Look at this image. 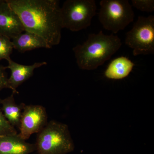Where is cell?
Returning a JSON list of instances; mask_svg holds the SVG:
<instances>
[{
    "label": "cell",
    "mask_w": 154,
    "mask_h": 154,
    "mask_svg": "<svg viewBox=\"0 0 154 154\" xmlns=\"http://www.w3.org/2000/svg\"><path fill=\"white\" fill-rule=\"evenodd\" d=\"M19 16L25 31L38 35L51 47L60 43L63 29L57 0H6Z\"/></svg>",
    "instance_id": "cell-1"
},
{
    "label": "cell",
    "mask_w": 154,
    "mask_h": 154,
    "mask_svg": "<svg viewBox=\"0 0 154 154\" xmlns=\"http://www.w3.org/2000/svg\"><path fill=\"white\" fill-rule=\"evenodd\" d=\"M121 39L117 35H106L101 30L92 33L82 44L73 48L78 66L85 70H93L102 65L120 49Z\"/></svg>",
    "instance_id": "cell-2"
},
{
    "label": "cell",
    "mask_w": 154,
    "mask_h": 154,
    "mask_svg": "<svg viewBox=\"0 0 154 154\" xmlns=\"http://www.w3.org/2000/svg\"><path fill=\"white\" fill-rule=\"evenodd\" d=\"M35 145L37 154H66L74 149L68 126L55 120L48 122L37 134Z\"/></svg>",
    "instance_id": "cell-3"
},
{
    "label": "cell",
    "mask_w": 154,
    "mask_h": 154,
    "mask_svg": "<svg viewBox=\"0 0 154 154\" xmlns=\"http://www.w3.org/2000/svg\"><path fill=\"white\" fill-rule=\"evenodd\" d=\"M98 15L103 28L113 33L124 30L134 20L132 6L127 0H102Z\"/></svg>",
    "instance_id": "cell-4"
},
{
    "label": "cell",
    "mask_w": 154,
    "mask_h": 154,
    "mask_svg": "<svg viewBox=\"0 0 154 154\" xmlns=\"http://www.w3.org/2000/svg\"><path fill=\"white\" fill-rule=\"evenodd\" d=\"M94 0H66L61 8L63 28L72 32L85 29L96 14Z\"/></svg>",
    "instance_id": "cell-5"
},
{
    "label": "cell",
    "mask_w": 154,
    "mask_h": 154,
    "mask_svg": "<svg viewBox=\"0 0 154 154\" xmlns=\"http://www.w3.org/2000/svg\"><path fill=\"white\" fill-rule=\"evenodd\" d=\"M125 44L133 50L134 56L154 53V16H139L127 33Z\"/></svg>",
    "instance_id": "cell-6"
},
{
    "label": "cell",
    "mask_w": 154,
    "mask_h": 154,
    "mask_svg": "<svg viewBox=\"0 0 154 154\" xmlns=\"http://www.w3.org/2000/svg\"><path fill=\"white\" fill-rule=\"evenodd\" d=\"M46 109L40 105H26L22 112L18 135L26 140L34 134H38L47 125Z\"/></svg>",
    "instance_id": "cell-7"
},
{
    "label": "cell",
    "mask_w": 154,
    "mask_h": 154,
    "mask_svg": "<svg viewBox=\"0 0 154 154\" xmlns=\"http://www.w3.org/2000/svg\"><path fill=\"white\" fill-rule=\"evenodd\" d=\"M25 31L19 16L6 0H0V36L12 39Z\"/></svg>",
    "instance_id": "cell-8"
},
{
    "label": "cell",
    "mask_w": 154,
    "mask_h": 154,
    "mask_svg": "<svg viewBox=\"0 0 154 154\" xmlns=\"http://www.w3.org/2000/svg\"><path fill=\"white\" fill-rule=\"evenodd\" d=\"M7 61L8 65L6 68L11 71V76L8 78L9 89L15 94H19L17 88L32 76L35 69L47 64L45 62H42L35 63L31 65H24L14 62L11 58Z\"/></svg>",
    "instance_id": "cell-9"
},
{
    "label": "cell",
    "mask_w": 154,
    "mask_h": 154,
    "mask_svg": "<svg viewBox=\"0 0 154 154\" xmlns=\"http://www.w3.org/2000/svg\"><path fill=\"white\" fill-rule=\"evenodd\" d=\"M35 150V143L27 142L18 134L0 135V154H30Z\"/></svg>",
    "instance_id": "cell-10"
},
{
    "label": "cell",
    "mask_w": 154,
    "mask_h": 154,
    "mask_svg": "<svg viewBox=\"0 0 154 154\" xmlns=\"http://www.w3.org/2000/svg\"><path fill=\"white\" fill-rule=\"evenodd\" d=\"M11 40L14 49L21 53L37 48H51L43 38L28 31H24L19 33Z\"/></svg>",
    "instance_id": "cell-11"
},
{
    "label": "cell",
    "mask_w": 154,
    "mask_h": 154,
    "mask_svg": "<svg viewBox=\"0 0 154 154\" xmlns=\"http://www.w3.org/2000/svg\"><path fill=\"white\" fill-rule=\"evenodd\" d=\"M14 94L4 99H0L1 108L3 115L9 123L19 129L23 108L25 104L18 105L14 98Z\"/></svg>",
    "instance_id": "cell-12"
},
{
    "label": "cell",
    "mask_w": 154,
    "mask_h": 154,
    "mask_svg": "<svg viewBox=\"0 0 154 154\" xmlns=\"http://www.w3.org/2000/svg\"><path fill=\"white\" fill-rule=\"evenodd\" d=\"M134 66V63L128 58L119 57L110 62L105 70L104 75L110 79H122L130 74Z\"/></svg>",
    "instance_id": "cell-13"
},
{
    "label": "cell",
    "mask_w": 154,
    "mask_h": 154,
    "mask_svg": "<svg viewBox=\"0 0 154 154\" xmlns=\"http://www.w3.org/2000/svg\"><path fill=\"white\" fill-rule=\"evenodd\" d=\"M14 49L12 40L4 36H0V60L3 59L8 60Z\"/></svg>",
    "instance_id": "cell-14"
},
{
    "label": "cell",
    "mask_w": 154,
    "mask_h": 154,
    "mask_svg": "<svg viewBox=\"0 0 154 154\" xmlns=\"http://www.w3.org/2000/svg\"><path fill=\"white\" fill-rule=\"evenodd\" d=\"M18 134L17 129L12 126L5 118L0 106V135Z\"/></svg>",
    "instance_id": "cell-15"
},
{
    "label": "cell",
    "mask_w": 154,
    "mask_h": 154,
    "mask_svg": "<svg viewBox=\"0 0 154 154\" xmlns=\"http://www.w3.org/2000/svg\"><path fill=\"white\" fill-rule=\"evenodd\" d=\"M131 3V6L143 12L152 13L154 11V0H132Z\"/></svg>",
    "instance_id": "cell-16"
},
{
    "label": "cell",
    "mask_w": 154,
    "mask_h": 154,
    "mask_svg": "<svg viewBox=\"0 0 154 154\" xmlns=\"http://www.w3.org/2000/svg\"><path fill=\"white\" fill-rule=\"evenodd\" d=\"M6 66L0 65V91L5 88L9 89L8 77L6 70Z\"/></svg>",
    "instance_id": "cell-17"
}]
</instances>
